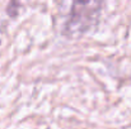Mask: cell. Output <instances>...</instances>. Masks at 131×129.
<instances>
[]
</instances>
